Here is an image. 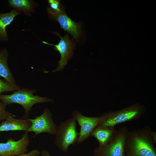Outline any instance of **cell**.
<instances>
[{
  "mask_svg": "<svg viewBox=\"0 0 156 156\" xmlns=\"http://www.w3.org/2000/svg\"><path fill=\"white\" fill-rule=\"evenodd\" d=\"M147 126L129 131L126 142L125 156H156L155 143Z\"/></svg>",
  "mask_w": 156,
  "mask_h": 156,
  "instance_id": "6da1fadb",
  "label": "cell"
},
{
  "mask_svg": "<svg viewBox=\"0 0 156 156\" xmlns=\"http://www.w3.org/2000/svg\"><path fill=\"white\" fill-rule=\"evenodd\" d=\"M144 106L139 103L129 105L123 109L104 113L100 117L99 125L115 127L129 121H137L144 114Z\"/></svg>",
  "mask_w": 156,
  "mask_h": 156,
  "instance_id": "7a4b0ae2",
  "label": "cell"
},
{
  "mask_svg": "<svg viewBox=\"0 0 156 156\" xmlns=\"http://www.w3.org/2000/svg\"><path fill=\"white\" fill-rule=\"evenodd\" d=\"M35 92L34 90L20 89L10 95L0 94V101L7 106L13 103L21 105L24 108L26 115L29 114L35 104L53 101L52 99L34 95L33 94Z\"/></svg>",
  "mask_w": 156,
  "mask_h": 156,
  "instance_id": "3957f363",
  "label": "cell"
},
{
  "mask_svg": "<svg viewBox=\"0 0 156 156\" xmlns=\"http://www.w3.org/2000/svg\"><path fill=\"white\" fill-rule=\"evenodd\" d=\"M77 125V121L72 117L57 126L55 143L62 151H66L70 145L77 143L79 135Z\"/></svg>",
  "mask_w": 156,
  "mask_h": 156,
  "instance_id": "277c9868",
  "label": "cell"
},
{
  "mask_svg": "<svg viewBox=\"0 0 156 156\" xmlns=\"http://www.w3.org/2000/svg\"><path fill=\"white\" fill-rule=\"evenodd\" d=\"M129 131L126 126L120 128L110 143L105 146H99L95 149L94 152L95 156H125V143Z\"/></svg>",
  "mask_w": 156,
  "mask_h": 156,
  "instance_id": "5b68a950",
  "label": "cell"
},
{
  "mask_svg": "<svg viewBox=\"0 0 156 156\" xmlns=\"http://www.w3.org/2000/svg\"><path fill=\"white\" fill-rule=\"evenodd\" d=\"M52 116L48 109L46 108L42 114L36 116L35 119L27 118L30 122L31 125L25 133L34 132L35 133L34 136L44 132L55 135L57 126L53 121Z\"/></svg>",
  "mask_w": 156,
  "mask_h": 156,
  "instance_id": "8992f818",
  "label": "cell"
},
{
  "mask_svg": "<svg viewBox=\"0 0 156 156\" xmlns=\"http://www.w3.org/2000/svg\"><path fill=\"white\" fill-rule=\"evenodd\" d=\"M72 117L80 127L77 143L80 144L91 136L92 133L99 124L100 117H88L78 111H74Z\"/></svg>",
  "mask_w": 156,
  "mask_h": 156,
  "instance_id": "52a82bcc",
  "label": "cell"
},
{
  "mask_svg": "<svg viewBox=\"0 0 156 156\" xmlns=\"http://www.w3.org/2000/svg\"><path fill=\"white\" fill-rule=\"evenodd\" d=\"M30 143L28 133H25L21 138L16 141L9 138L5 143H0V155L13 156L25 153Z\"/></svg>",
  "mask_w": 156,
  "mask_h": 156,
  "instance_id": "ba28073f",
  "label": "cell"
},
{
  "mask_svg": "<svg viewBox=\"0 0 156 156\" xmlns=\"http://www.w3.org/2000/svg\"><path fill=\"white\" fill-rule=\"evenodd\" d=\"M60 38V42L57 44H49L42 41L43 43L54 46L55 50L58 51L61 56V59L58 62L59 65L57 68L53 72H57L61 71L64 69L67 65L69 58L72 55V48L70 41L67 35L64 37H61L57 34H55Z\"/></svg>",
  "mask_w": 156,
  "mask_h": 156,
  "instance_id": "9c48e42d",
  "label": "cell"
},
{
  "mask_svg": "<svg viewBox=\"0 0 156 156\" xmlns=\"http://www.w3.org/2000/svg\"><path fill=\"white\" fill-rule=\"evenodd\" d=\"M117 132L115 127L98 125L93 131L91 136L97 140L99 147H104L113 140Z\"/></svg>",
  "mask_w": 156,
  "mask_h": 156,
  "instance_id": "30bf717a",
  "label": "cell"
},
{
  "mask_svg": "<svg viewBox=\"0 0 156 156\" xmlns=\"http://www.w3.org/2000/svg\"><path fill=\"white\" fill-rule=\"evenodd\" d=\"M12 114L0 123V132L24 131H26L30 127L31 123L27 118L25 119L14 118Z\"/></svg>",
  "mask_w": 156,
  "mask_h": 156,
  "instance_id": "8fae6325",
  "label": "cell"
},
{
  "mask_svg": "<svg viewBox=\"0 0 156 156\" xmlns=\"http://www.w3.org/2000/svg\"><path fill=\"white\" fill-rule=\"evenodd\" d=\"M55 16L56 20L61 27L71 34L75 38L80 35L79 26L75 22L72 20L64 12H62Z\"/></svg>",
  "mask_w": 156,
  "mask_h": 156,
  "instance_id": "7c38bea8",
  "label": "cell"
},
{
  "mask_svg": "<svg viewBox=\"0 0 156 156\" xmlns=\"http://www.w3.org/2000/svg\"><path fill=\"white\" fill-rule=\"evenodd\" d=\"M8 53L5 49L0 52V76L12 85H16L15 80L8 65Z\"/></svg>",
  "mask_w": 156,
  "mask_h": 156,
  "instance_id": "4fadbf2b",
  "label": "cell"
},
{
  "mask_svg": "<svg viewBox=\"0 0 156 156\" xmlns=\"http://www.w3.org/2000/svg\"><path fill=\"white\" fill-rule=\"evenodd\" d=\"M21 11L14 9L6 13H0V40H7L8 39L6 28L13 21L14 18L19 14Z\"/></svg>",
  "mask_w": 156,
  "mask_h": 156,
  "instance_id": "5bb4252c",
  "label": "cell"
},
{
  "mask_svg": "<svg viewBox=\"0 0 156 156\" xmlns=\"http://www.w3.org/2000/svg\"><path fill=\"white\" fill-rule=\"evenodd\" d=\"M10 5L25 13L31 12L33 9V4L32 1L27 0H10L8 1Z\"/></svg>",
  "mask_w": 156,
  "mask_h": 156,
  "instance_id": "9a60e30c",
  "label": "cell"
},
{
  "mask_svg": "<svg viewBox=\"0 0 156 156\" xmlns=\"http://www.w3.org/2000/svg\"><path fill=\"white\" fill-rule=\"evenodd\" d=\"M20 89L16 85H12L0 79V94L3 92L15 91Z\"/></svg>",
  "mask_w": 156,
  "mask_h": 156,
  "instance_id": "2e32d148",
  "label": "cell"
},
{
  "mask_svg": "<svg viewBox=\"0 0 156 156\" xmlns=\"http://www.w3.org/2000/svg\"><path fill=\"white\" fill-rule=\"evenodd\" d=\"M48 2L49 8L48 9V12L52 15L56 16L61 12L60 8L59 2L56 0H49Z\"/></svg>",
  "mask_w": 156,
  "mask_h": 156,
  "instance_id": "e0dca14e",
  "label": "cell"
},
{
  "mask_svg": "<svg viewBox=\"0 0 156 156\" xmlns=\"http://www.w3.org/2000/svg\"><path fill=\"white\" fill-rule=\"evenodd\" d=\"M6 105L0 102V121L5 120L7 117L12 114L6 110Z\"/></svg>",
  "mask_w": 156,
  "mask_h": 156,
  "instance_id": "ac0fdd59",
  "label": "cell"
},
{
  "mask_svg": "<svg viewBox=\"0 0 156 156\" xmlns=\"http://www.w3.org/2000/svg\"><path fill=\"white\" fill-rule=\"evenodd\" d=\"M40 153L39 151L37 150H33L28 153H22L17 155L16 156H38Z\"/></svg>",
  "mask_w": 156,
  "mask_h": 156,
  "instance_id": "d6986e66",
  "label": "cell"
},
{
  "mask_svg": "<svg viewBox=\"0 0 156 156\" xmlns=\"http://www.w3.org/2000/svg\"><path fill=\"white\" fill-rule=\"evenodd\" d=\"M151 138L155 144H156V132L151 130L150 133Z\"/></svg>",
  "mask_w": 156,
  "mask_h": 156,
  "instance_id": "ffe728a7",
  "label": "cell"
},
{
  "mask_svg": "<svg viewBox=\"0 0 156 156\" xmlns=\"http://www.w3.org/2000/svg\"><path fill=\"white\" fill-rule=\"evenodd\" d=\"M44 156H49V155L48 154H44Z\"/></svg>",
  "mask_w": 156,
  "mask_h": 156,
  "instance_id": "44dd1931",
  "label": "cell"
},
{
  "mask_svg": "<svg viewBox=\"0 0 156 156\" xmlns=\"http://www.w3.org/2000/svg\"><path fill=\"white\" fill-rule=\"evenodd\" d=\"M0 156H2L0 155Z\"/></svg>",
  "mask_w": 156,
  "mask_h": 156,
  "instance_id": "7402d4cb",
  "label": "cell"
}]
</instances>
